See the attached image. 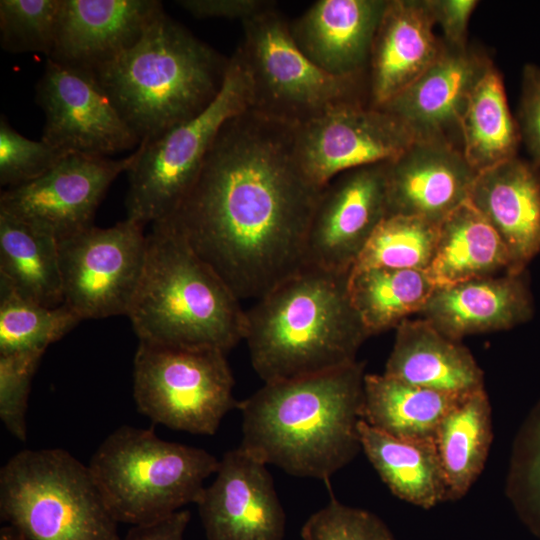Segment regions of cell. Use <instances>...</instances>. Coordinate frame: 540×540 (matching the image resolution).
<instances>
[{"instance_id": "cell-1", "label": "cell", "mask_w": 540, "mask_h": 540, "mask_svg": "<svg viewBox=\"0 0 540 540\" xmlns=\"http://www.w3.org/2000/svg\"><path fill=\"white\" fill-rule=\"evenodd\" d=\"M323 188L297 161L294 127L248 109L222 126L191 191L163 221L240 300H257L305 266Z\"/></svg>"}, {"instance_id": "cell-2", "label": "cell", "mask_w": 540, "mask_h": 540, "mask_svg": "<svg viewBox=\"0 0 540 540\" xmlns=\"http://www.w3.org/2000/svg\"><path fill=\"white\" fill-rule=\"evenodd\" d=\"M364 363L264 383L238 402L242 442L266 465L328 483L362 450Z\"/></svg>"}, {"instance_id": "cell-3", "label": "cell", "mask_w": 540, "mask_h": 540, "mask_svg": "<svg viewBox=\"0 0 540 540\" xmlns=\"http://www.w3.org/2000/svg\"><path fill=\"white\" fill-rule=\"evenodd\" d=\"M351 271L305 265L246 311L244 340L264 383L332 371L357 361L370 337L348 289Z\"/></svg>"}, {"instance_id": "cell-4", "label": "cell", "mask_w": 540, "mask_h": 540, "mask_svg": "<svg viewBox=\"0 0 540 540\" xmlns=\"http://www.w3.org/2000/svg\"><path fill=\"white\" fill-rule=\"evenodd\" d=\"M228 66L229 59L162 11L135 45L93 72L141 143L203 112Z\"/></svg>"}, {"instance_id": "cell-5", "label": "cell", "mask_w": 540, "mask_h": 540, "mask_svg": "<svg viewBox=\"0 0 540 540\" xmlns=\"http://www.w3.org/2000/svg\"><path fill=\"white\" fill-rule=\"evenodd\" d=\"M127 317L140 342L227 354L244 340L246 310L170 224L151 225L143 273Z\"/></svg>"}, {"instance_id": "cell-6", "label": "cell", "mask_w": 540, "mask_h": 540, "mask_svg": "<svg viewBox=\"0 0 540 540\" xmlns=\"http://www.w3.org/2000/svg\"><path fill=\"white\" fill-rule=\"evenodd\" d=\"M219 460L208 451L158 437L153 429L123 425L110 433L88 463L118 523L162 520L197 503Z\"/></svg>"}, {"instance_id": "cell-7", "label": "cell", "mask_w": 540, "mask_h": 540, "mask_svg": "<svg viewBox=\"0 0 540 540\" xmlns=\"http://www.w3.org/2000/svg\"><path fill=\"white\" fill-rule=\"evenodd\" d=\"M0 517L24 540H122L88 465L61 448L22 450L3 465Z\"/></svg>"}, {"instance_id": "cell-8", "label": "cell", "mask_w": 540, "mask_h": 540, "mask_svg": "<svg viewBox=\"0 0 540 540\" xmlns=\"http://www.w3.org/2000/svg\"><path fill=\"white\" fill-rule=\"evenodd\" d=\"M275 6L242 22L237 49L250 81V110L296 127L343 104H369L367 76H335L314 64Z\"/></svg>"}, {"instance_id": "cell-9", "label": "cell", "mask_w": 540, "mask_h": 540, "mask_svg": "<svg viewBox=\"0 0 540 540\" xmlns=\"http://www.w3.org/2000/svg\"><path fill=\"white\" fill-rule=\"evenodd\" d=\"M250 105V81L237 49L220 93L203 112L140 143L127 172L126 218L145 226L171 217L194 186L222 126Z\"/></svg>"}, {"instance_id": "cell-10", "label": "cell", "mask_w": 540, "mask_h": 540, "mask_svg": "<svg viewBox=\"0 0 540 540\" xmlns=\"http://www.w3.org/2000/svg\"><path fill=\"white\" fill-rule=\"evenodd\" d=\"M226 353L140 342L133 360V397L138 411L156 424L213 435L237 407Z\"/></svg>"}, {"instance_id": "cell-11", "label": "cell", "mask_w": 540, "mask_h": 540, "mask_svg": "<svg viewBox=\"0 0 540 540\" xmlns=\"http://www.w3.org/2000/svg\"><path fill=\"white\" fill-rule=\"evenodd\" d=\"M144 227L126 218L58 241L63 304L81 320L127 316L146 259Z\"/></svg>"}, {"instance_id": "cell-12", "label": "cell", "mask_w": 540, "mask_h": 540, "mask_svg": "<svg viewBox=\"0 0 540 540\" xmlns=\"http://www.w3.org/2000/svg\"><path fill=\"white\" fill-rule=\"evenodd\" d=\"M138 155L139 146L117 160L70 153L40 177L6 188L0 212L60 241L93 225L106 191Z\"/></svg>"}, {"instance_id": "cell-13", "label": "cell", "mask_w": 540, "mask_h": 540, "mask_svg": "<svg viewBox=\"0 0 540 540\" xmlns=\"http://www.w3.org/2000/svg\"><path fill=\"white\" fill-rule=\"evenodd\" d=\"M414 141L395 116L364 102L340 105L294 127L297 161L320 187L344 171L390 161Z\"/></svg>"}, {"instance_id": "cell-14", "label": "cell", "mask_w": 540, "mask_h": 540, "mask_svg": "<svg viewBox=\"0 0 540 540\" xmlns=\"http://www.w3.org/2000/svg\"><path fill=\"white\" fill-rule=\"evenodd\" d=\"M36 101L45 116L41 140L60 150L107 157L140 145L92 71L47 60Z\"/></svg>"}, {"instance_id": "cell-15", "label": "cell", "mask_w": 540, "mask_h": 540, "mask_svg": "<svg viewBox=\"0 0 540 540\" xmlns=\"http://www.w3.org/2000/svg\"><path fill=\"white\" fill-rule=\"evenodd\" d=\"M387 162L344 171L324 186L308 230L305 265L352 270L387 217Z\"/></svg>"}, {"instance_id": "cell-16", "label": "cell", "mask_w": 540, "mask_h": 540, "mask_svg": "<svg viewBox=\"0 0 540 540\" xmlns=\"http://www.w3.org/2000/svg\"><path fill=\"white\" fill-rule=\"evenodd\" d=\"M267 465L239 446L227 451L196 505L207 540H283L286 516Z\"/></svg>"}, {"instance_id": "cell-17", "label": "cell", "mask_w": 540, "mask_h": 540, "mask_svg": "<svg viewBox=\"0 0 540 540\" xmlns=\"http://www.w3.org/2000/svg\"><path fill=\"white\" fill-rule=\"evenodd\" d=\"M490 62L469 45L455 48L445 44L429 68L378 108L400 120L415 141L445 142L461 150V117Z\"/></svg>"}, {"instance_id": "cell-18", "label": "cell", "mask_w": 540, "mask_h": 540, "mask_svg": "<svg viewBox=\"0 0 540 540\" xmlns=\"http://www.w3.org/2000/svg\"><path fill=\"white\" fill-rule=\"evenodd\" d=\"M162 11L157 0H61L47 60L93 72L135 45Z\"/></svg>"}, {"instance_id": "cell-19", "label": "cell", "mask_w": 540, "mask_h": 540, "mask_svg": "<svg viewBox=\"0 0 540 540\" xmlns=\"http://www.w3.org/2000/svg\"><path fill=\"white\" fill-rule=\"evenodd\" d=\"M477 173L445 142L414 141L387 162V216L441 222L469 198Z\"/></svg>"}, {"instance_id": "cell-20", "label": "cell", "mask_w": 540, "mask_h": 540, "mask_svg": "<svg viewBox=\"0 0 540 540\" xmlns=\"http://www.w3.org/2000/svg\"><path fill=\"white\" fill-rule=\"evenodd\" d=\"M435 25L427 0H387L367 69L370 106L384 105L440 56Z\"/></svg>"}, {"instance_id": "cell-21", "label": "cell", "mask_w": 540, "mask_h": 540, "mask_svg": "<svg viewBox=\"0 0 540 540\" xmlns=\"http://www.w3.org/2000/svg\"><path fill=\"white\" fill-rule=\"evenodd\" d=\"M387 0H318L289 22L309 60L329 74L367 76L372 43Z\"/></svg>"}, {"instance_id": "cell-22", "label": "cell", "mask_w": 540, "mask_h": 540, "mask_svg": "<svg viewBox=\"0 0 540 540\" xmlns=\"http://www.w3.org/2000/svg\"><path fill=\"white\" fill-rule=\"evenodd\" d=\"M419 315L460 342L466 336L511 329L533 315L526 271L437 287Z\"/></svg>"}, {"instance_id": "cell-23", "label": "cell", "mask_w": 540, "mask_h": 540, "mask_svg": "<svg viewBox=\"0 0 540 540\" xmlns=\"http://www.w3.org/2000/svg\"><path fill=\"white\" fill-rule=\"evenodd\" d=\"M470 203L506 246L511 273L526 271L540 253V172L519 156L477 174Z\"/></svg>"}, {"instance_id": "cell-24", "label": "cell", "mask_w": 540, "mask_h": 540, "mask_svg": "<svg viewBox=\"0 0 540 540\" xmlns=\"http://www.w3.org/2000/svg\"><path fill=\"white\" fill-rule=\"evenodd\" d=\"M384 374L403 382L452 394L484 388V373L470 350L423 318L396 328Z\"/></svg>"}, {"instance_id": "cell-25", "label": "cell", "mask_w": 540, "mask_h": 540, "mask_svg": "<svg viewBox=\"0 0 540 540\" xmlns=\"http://www.w3.org/2000/svg\"><path fill=\"white\" fill-rule=\"evenodd\" d=\"M512 262L500 236L469 200L439 224L428 273L437 287L511 273Z\"/></svg>"}, {"instance_id": "cell-26", "label": "cell", "mask_w": 540, "mask_h": 540, "mask_svg": "<svg viewBox=\"0 0 540 540\" xmlns=\"http://www.w3.org/2000/svg\"><path fill=\"white\" fill-rule=\"evenodd\" d=\"M466 394L415 386L384 373L365 374L362 420L395 438L434 442L441 421Z\"/></svg>"}, {"instance_id": "cell-27", "label": "cell", "mask_w": 540, "mask_h": 540, "mask_svg": "<svg viewBox=\"0 0 540 540\" xmlns=\"http://www.w3.org/2000/svg\"><path fill=\"white\" fill-rule=\"evenodd\" d=\"M359 434L362 450L396 497L425 509L448 501L447 483L434 442L395 438L363 420Z\"/></svg>"}, {"instance_id": "cell-28", "label": "cell", "mask_w": 540, "mask_h": 540, "mask_svg": "<svg viewBox=\"0 0 540 540\" xmlns=\"http://www.w3.org/2000/svg\"><path fill=\"white\" fill-rule=\"evenodd\" d=\"M493 439L491 404L485 388L467 393L441 421L435 447L448 501L465 496L480 476Z\"/></svg>"}, {"instance_id": "cell-29", "label": "cell", "mask_w": 540, "mask_h": 540, "mask_svg": "<svg viewBox=\"0 0 540 540\" xmlns=\"http://www.w3.org/2000/svg\"><path fill=\"white\" fill-rule=\"evenodd\" d=\"M461 151L478 174L518 156L521 136L512 116L501 73L491 61L466 104L460 121Z\"/></svg>"}, {"instance_id": "cell-30", "label": "cell", "mask_w": 540, "mask_h": 540, "mask_svg": "<svg viewBox=\"0 0 540 540\" xmlns=\"http://www.w3.org/2000/svg\"><path fill=\"white\" fill-rule=\"evenodd\" d=\"M0 281L44 306L62 305L58 241L0 212Z\"/></svg>"}, {"instance_id": "cell-31", "label": "cell", "mask_w": 540, "mask_h": 540, "mask_svg": "<svg viewBox=\"0 0 540 540\" xmlns=\"http://www.w3.org/2000/svg\"><path fill=\"white\" fill-rule=\"evenodd\" d=\"M436 288L427 271L410 269L352 268L348 281L352 304L370 336L419 314Z\"/></svg>"}, {"instance_id": "cell-32", "label": "cell", "mask_w": 540, "mask_h": 540, "mask_svg": "<svg viewBox=\"0 0 540 540\" xmlns=\"http://www.w3.org/2000/svg\"><path fill=\"white\" fill-rule=\"evenodd\" d=\"M81 318L68 306L47 307L0 281V355L40 352L69 333Z\"/></svg>"}, {"instance_id": "cell-33", "label": "cell", "mask_w": 540, "mask_h": 540, "mask_svg": "<svg viewBox=\"0 0 540 540\" xmlns=\"http://www.w3.org/2000/svg\"><path fill=\"white\" fill-rule=\"evenodd\" d=\"M439 224L416 216H387L374 231L353 268L428 271L436 250Z\"/></svg>"}, {"instance_id": "cell-34", "label": "cell", "mask_w": 540, "mask_h": 540, "mask_svg": "<svg viewBox=\"0 0 540 540\" xmlns=\"http://www.w3.org/2000/svg\"><path fill=\"white\" fill-rule=\"evenodd\" d=\"M506 495L522 521L540 536V401L515 437Z\"/></svg>"}, {"instance_id": "cell-35", "label": "cell", "mask_w": 540, "mask_h": 540, "mask_svg": "<svg viewBox=\"0 0 540 540\" xmlns=\"http://www.w3.org/2000/svg\"><path fill=\"white\" fill-rule=\"evenodd\" d=\"M61 0H1L0 44L11 53L53 52Z\"/></svg>"}, {"instance_id": "cell-36", "label": "cell", "mask_w": 540, "mask_h": 540, "mask_svg": "<svg viewBox=\"0 0 540 540\" xmlns=\"http://www.w3.org/2000/svg\"><path fill=\"white\" fill-rule=\"evenodd\" d=\"M70 154L43 140L18 133L2 115L0 118V183L14 187L30 182L53 168Z\"/></svg>"}, {"instance_id": "cell-37", "label": "cell", "mask_w": 540, "mask_h": 540, "mask_svg": "<svg viewBox=\"0 0 540 540\" xmlns=\"http://www.w3.org/2000/svg\"><path fill=\"white\" fill-rule=\"evenodd\" d=\"M303 540H395L388 526L374 513L345 505L331 496L300 531Z\"/></svg>"}, {"instance_id": "cell-38", "label": "cell", "mask_w": 540, "mask_h": 540, "mask_svg": "<svg viewBox=\"0 0 540 540\" xmlns=\"http://www.w3.org/2000/svg\"><path fill=\"white\" fill-rule=\"evenodd\" d=\"M44 353L0 355V418L18 440H26V412L32 378Z\"/></svg>"}, {"instance_id": "cell-39", "label": "cell", "mask_w": 540, "mask_h": 540, "mask_svg": "<svg viewBox=\"0 0 540 540\" xmlns=\"http://www.w3.org/2000/svg\"><path fill=\"white\" fill-rule=\"evenodd\" d=\"M521 141L530 161L540 172V66L527 64L523 68L520 100L516 115Z\"/></svg>"}, {"instance_id": "cell-40", "label": "cell", "mask_w": 540, "mask_h": 540, "mask_svg": "<svg viewBox=\"0 0 540 540\" xmlns=\"http://www.w3.org/2000/svg\"><path fill=\"white\" fill-rule=\"evenodd\" d=\"M435 24H439L446 45L455 48L468 46V24L477 0H427Z\"/></svg>"}, {"instance_id": "cell-41", "label": "cell", "mask_w": 540, "mask_h": 540, "mask_svg": "<svg viewBox=\"0 0 540 540\" xmlns=\"http://www.w3.org/2000/svg\"><path fill=\"white\" fill-rule=\"evenodd\" d=\"M184 10L197 18L238 19L241 22L275 6L265 0H181Z\"/></svg>"}, {"instance_id": "cell-42", "label": "cell", "mask_w": 540, "mask_h": 540, "mask_svg": "<svg viewBox=\"0 0 540 540\" xmlns=\"http://www.w3.org/2000/svg\"><path fill=\"white\" fill-rule=\"evenodd\" d=\"M190 521L187 510H179L157 522L132 526L123 540H184Z\"/></svg>"}, {"instance_id": "cell-43", "label": "cell", "mask_w": 540, "mask_h": 540, "mask_svg": "<svg viewBox=\"0 0 540 540\" xmlns=\"http://www.w3.org/2000/svg\"><path fill=\"white\" fill-rule=\"evenodd\" d=\"M0 540H24L12 527L5 525L0 530Z\"/></svg>"}]
</instances>
